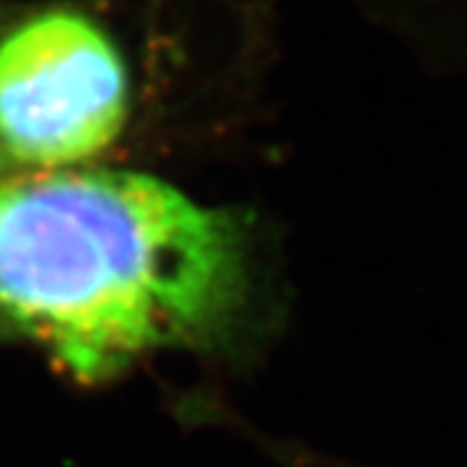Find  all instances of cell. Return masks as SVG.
<instances>
[{"label":"cell","instance_id":"6da1fadb","mask_svg":"<svg viewBox=\"0 0 467 467\" xmlns=\"http://www.w3.org/2000/svg\"><path fill=\"white\" fill-rule=\"evenodd\" d=\"M247 294L242 223L146 171L0 177V312L78 382L213 343Z\"/></svg>","mask_w":467,"mask_h":467},{"label":"cell","instance_id":"7a4b0ae2","mask_svg":"<svg viewBox=\"0 0 467 467\" xmlns=\"http://www.w3.org/2000/svg\"><path fill=\"white\" fill-rule=\"evenodd\" d=\"M125 117L128 73L94 21L47 11L0 36V146L14 164H86Z\"/></svg>","mask_w":467,"mask_h":467},{"label":"cell","instance_id":"3957f363","mask_svg":"<svg viewBox=\"0 0 467 467\" xmlns=\"http://www.w3.org/2000/svg\"><path fill=\"white\" fill-rule=\"evenodd\" d=\"M11 169H14V161L8 159V153H5V150H3V146H0V177H5Z\"/></svg>","mask_w":467,"mask_h":467}]
</instances>
